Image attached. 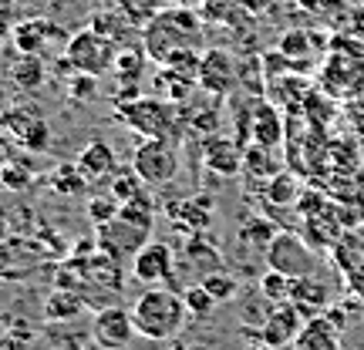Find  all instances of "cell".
Wrapping results in <instances>:
<instances>
[{
    "mask_svg": "<svg viewBox=\"0 0 364 350\" xmlns=\"http://www.w3.org/2000/svg\"><path fill=\"white\" fill-rule=\"evenodd\" d=\"M290 303H294L304 317H317L324 307H331V290H327V283H321L317 276H304V280H294Z\"/></svg>",
    "mask_w": 364,
    "mask_h": 350,
    "instance_id": "obj_23",
    "label": "cell"
},
{
    "mask_svg": "<svg viewBox=\"0 0 364 350\" xmlns=\"http://www.w3.org/2000/svg\"><path fill=\"white\" fill-rule=\"evenodd\" d=\"M132 317H135L139 337L159 344V340H169L179 334L189 320V310L176 286H149L142 297H135Z\"/></svg>",
    "mask_w": 364,
    "mask_h": 350,
    "instance_id": "obj_3",
    "label": "cell"
},
{
    "mask_svg": "<svg viewBox=\"0 0 364 350\" xmlns=\"http://www.w3.org/2000/svg\"><path fill=\"white\" fill-rule=\"evenodd\" d=\"M85 313V297L65 286H54V293L44 300V320L48 324H75Z\"/></svg>",
    "mask_w": 364,
    "mask_h": 350,
    "instance_id": "obj_22",
    "label": "cell"
},
{
    "mask_svg": "<svg viewBox=\"0 0 364 350\" xmlns=\"http://www.w3.org/2000/svg\"><path fill=\"white\" fill-rule=\"evenodd\" d=\"M267 266L287 273L290 280H304V276H314V270H317V256H314L311 243H304L300 236L277 233L273 236V243L267 246Z\"/></svg>",
    "mask_w": 364,
    "mask_h": 350,
    "instance_id": "obj_7",
    "label": "cell"
},
{
    "mask_svg": "<svg viewBox=\"0 0 364 350\" xmlns=\"http://www.w3.org/2000/svg\"><path fill=\"white\" fill-rule=\"evenodd\" d=\"M115 58H118V44L115 40L102 38L98 31H78L71 34L65 44V71L71 75H91V78H105L112 75L115 67Z\"/></svg>",
    "mask_w": 364,
    "mask_h": 350,
    "instance_id": "obj_4",
    "label": "cell"
},
{
    "mask_svg": "<svg viewBox=\"0 0 364 350\" xmlns=\"http://www.w3.org/2000/svg\"><path fill=\"white\" fill-rule=\"evenodd\" d=\"M304 320H307V317H304L294 303H270L263 324L253 327L250 337L257 340V344H270V347H294Z\"/></svg>",
    "mask_w": 364,
    "mask_h": 350,
    "instance_id": "obj_10",
    "label": "cell"
},
{
    "mask_svg": "<svg viewBox=\"0 0 364 350\" xmlns=\"http://www.w3.org/2000/svg\"><path fill=\"white\" fill-rule=\"evenodd\" d=\"M118 11L129 17L132 27L142 31L145 24H152L159 13L166 11V0H118Z\"/></svg>",
    "mask_w": 364,
    "mask_h": 350,
    "instance_id": "obj_28",
    "label": "cell"
},
{
    "mask_svg": "<svg viewBox=\"0 0 364 350\" xmlns=\"http://www.w3.org/2000/svg\"><path fill=\"white\" fill-rule=\"evenodd\" d=\"M169 222L186 236H199L213 226V199L209 195H199V199H182V202H172L169 209Z\"/></svg>",
    "mask_w": 364,
    "mask_h": 350,
    "instance_id": "obj_17",
    "label": "cell"
},
{
    "mask_svg": "<svg viewBox=\"0 0 364 350\" xmlns=\"http://www.w3.org/2000/svg\"><path fill=\"white\" fill-rule=\"evenodd\" d=\"M142 48L156 65H166L169 58L182 51H199L203 48V13L193 7H166L152 24L142 27Z\"/></svg>",
    "mask_w": 364,
    "mask_h": 350,
    "instance_id": "obj_1",
    "label": "cell"
},
{
    "mask_svg": "<svg viewBox=\"0 0 364 350\" xmlns=\"http://www.w3.org/2000/svg\"><path fill=\"white\" fill-rule=\"evenodd\" d=\"M189 350H213V347H189Z\"/></svg>",
    "mask_w": 364,
    "mask_h": 350,
    "instance_id": "obj_45",
    "label": "cell"
},
{
    "mask_svg": "<svg viewBox=\"0 0 364 350\" xmlns=\"http://www.w3.org/2000/svg\"><path fill=\"white\" fill-rule=\"evenodd\" d=\"M135 317L132 310L125 307H118V303H108L102 310L95 313V320H91V340L105 350H125L135 340Z\"/></svg>",
    "mask_w": 364,
    "mask_h": 350,
    "instance_id": "obj_11",
    "label": "cell"
},
{
    "mask_svg": "<svg viewBox=\"0 0 364 350\" xmlns=\"http://www.w3.org/2000/svg\"><path fill=\"white\" fill-rule=\"evenodd\" d=\"M115 118L142 138H172V142H179L182 131H186L182 104H172L166 98H159V94H135V98H125V102H115Z\"/></svg>",
    "mask_w": 364,
    "mask_h": 350,
    "instance_id": "obj_2",
    "label": "cell"
},
{
    "mask_svg": "<svg viewBox=\"0 0 364 350\" xmlns=\"http://www.w3.org/2000/svg\"><path fill=\"white\" fill-rule=\"evenodd\" d=\"M108 192H112L118 202L125 206V202L139 199V195L149 192V189H145V182L139 179V172L129 169V172H115V175H112V189H108Z\"/></svg>",
    "mask_w": 364,
    "mask_h": 350,
    "instance_id": "obj_34",
    "label": "cell"
},
{
    "mask_svg": "<svg viewBox=\"0 0 364 350\" xmlns=\"http://www.w3.org/2000/svg\"><path fill=\"white\" fill-rule=\"evenodd\" d=\"M145 61H152V58L145 54L142 44H129V48H118L115 67H112V78L122 84V91H118V102H125V98H135V94H139V81H142Z\"/></svg>",
    "mask_w": 364,
    "mask_h": 350,
    "instance_id": "obj_18",
    "label": "cell"
},
{
    "mask_svg": "<svg viewBox=\"0 0 364 350\" xmlns=\"http://www.w3.org/2000/svg\"><path fill=\"white\" fill-rule=\"evenodd\" d=\"M48 78V67H44V58L41 54H21L11 65V81L14 88L21 91H38Z\"/></svg>",
    "mask_w": 364,
    "mask_h": 350,
    "instance_id": "obj_26",
    "label": "cell"
},
{
    "mask_svg": "<svg viewBox=\"0 0 364 350\" xmlns=\"http://www.w3.org/2000/svg\"><path fill=\"white\" fill-rule=\"evenodd\" d=\"M132 169L145 185H169L179 175V145L172 138H142L132 152Z\"/></svg>",
    "mask_w": 364,
    "mask_h": 350,
    "instance_id": "obj_5",
    "label": "cell"
},
{
    "mask_svg": "<svg viewBox=\"0 0 364 350\" xmlns=\"http://www.w3.org/2000/svg\"><path fill=\"white\" fill-rule=\"evenodd\" d=\"M0 125L7 128L14 142L24 145L27 152H48L51 148V125L41 115L38 104H11L0 115Z\"/></svg>",
    "mask_w": 364,
    "mask_h": 350,
    "instance_id": "obj_6",
    "label": "cell"
},
{
    "mask_svg": "<svg viewBox=\"0 0 364 350\" xmlns=\"http://www.w3.org/2000/svg\"><path fill=\"white\" fill-rule=\"evenodd\" d=\"M41 260H48V253L38 239H0V276L4 280H21L27 273H34L31 266Z\"/></svg>",
    "mask_w": 364,
    "mask_h": 350,
    "instance_id": "obj_14",
    "label": "cell"
},
{
    "mask_svg": "<svg viewBox=\"0 0 364 350\" xmlns=\"http://www.w3.org/2000/svg\"><path fill=\"white\" fill-rule=\"evenodd\" d=\"M243 239H247L250 246L257 249H267L273 243V236H277V229H273L267 219H260V216H253V219H247V226H243Z\"/></svg>",
    "mask_w": 364,
    "mask_h": 350,
    "instance_id": "obj_37",
    "label": "cell"
},
{
    "mask_svg": "<svg viewBox=\"0 0 364 350\" xmlns=\"http://www.w3.org/2000/svg\"><path fill=\"white\" fill-rule=\"evenodd\" d=\"M243 152H247V145L236 142V138H226V135H206V142H203V162H206L209 172H216L223 179H233L243 172Z\"/></svg>",
    "mask_w": 364,
    "mask_h": 350,
    "instance_id": "obj_13",
    "label": "cell"
},
{
    "mask_svg": "<svg viewBox=\"0 0 364 350\" xmlns=\"http://www.w3.org/2000/svg\"><path fill=\"white\" fill-rule=\"evenodd\" d=\"M243 172L257 182H270L273 175H280L284 169H280V158L273 155V148L253 142L247 152H243Z\"/></svg>",
    "mask_w": 364,
    "mask_h": 350,
    "instance_id": "obj_25",
    "label": "cell"
},
{
    "mask_svg": "<svg viewBox=\"0 0 364 350\" xmlns=\"http://www.w3.org/2000/svg\"><path fill=\"white\" fill-rule=\"evenodd\" d=\"M169 7H193V11H199L203 7V0H166Z\"/></svg>",
    "mask_w": 364,
    "mask_h": 350,
    "instance_id": "obj_42",
    "label": "cell"
},
{
    "mask_svg": "<svg viewBox=\"0 0 364 350\" xmlns=\"http://www.w3.org/2000/svg\"><path fill=\"white\" fill-rule=\"evenodd\" d=\"M253 350H284V347H270V344H257Z\"/></svg>",
    "mask_w": 364,
    "mask_h": 350,
    "instance_id": "obj_44",
    "label": "cell"
},
{
    "mask_svg": "<svg viewBox=\"0 0 364 350\" xmlns=\"http://www.w3.org/2000/svg\"><path fill=\"white\" fill-rule=\"evenodd\" d=\"M250 135H253L257 145H267V148H277V145H280V138H284V121L273 111V104H257Z\"/></svg>",
    "mask_w": 364,
    "mask_h": 350,
    "instance_id": "obj_24",
    "label": "cell"
},
{
    "mask_svg": "<svg viewBox=\"0 0 364 350\" xmlns=\"http://www.w3.org/2000/svg\"><path fill=\"white\" fill-rule=\"evenodd\" d=\"M98 94V78H91V75H71V81H68V98L75 104L81 102H91Z\"/></svg>",
    "mask_w": 364,
    "mask_h": 350,
    "instance_id": "obj_38",
    "label": "cell"
},
{
    "mask_svg": "<svg viewBox=\"0 0 364 350\" xmlns=\"http://www.w3.org/2000/svg\"><path fill=\"white\" fill-rule=\"evenodd\" d=\"M4 350H34V344H31V337H24V334H7V337H4Z\"/></svg>",
    "mask_w": 364,
    "mask_h": 350,
    "instance_id": "obj_40",
    "label": "cell"
},
{
    "mask_svg": "<svg viewBox=\"0 0 364 350\" xmlns=\"http://www.w3.org/2000/svg\"><path fill=\"white\" fill-rule=\"evenodd\" d=\"M267 199L273 206H297L300 202V182L294 172H280L267 182Z\"/></svg>",
    "mask_w": 364,
    "mask_h": 350,
    "instance_id": "obj_27",
    "label": "cell"
},
{
    "mask_svg": "<svg viewBox=\"0 0 364 350\" xmlns=\"http://www.w3.org/2000/svg\"><path fill=\"white\" fill-rule=\"evenodd\" d=\"M132 280H139L145 286H172V276H176V256H172L169 243L162 239H149L129 263Z\"/></svg>",
    "mask_w": 364,
    "mask_h": 350,
    "instance_id": "obj_9",
    "label": "cell"
},
{
    "mask_svg": "<svg viewBox=\"0 0 364 350\" xmlns=\"http://www.w3.org/2000/svg\"><path fill=\"white\" fill-rule=\"evenodd\" d=\"M91 31H98L102 38L108 40H115L118 48H129V44H142V31L139 27H132L129 24V17L122 11H98V13H91V21H88Z\"/></svg>",
    "mask_w": 364,
    "mask_h": 350,
    "instance_id": "obj_21",
    "label": "cell"
},
{
    "mask_svg": "<svg viewBox=\"0 0 364 350\" xmlns=\"http://www.w3.org/2000/svg\"><path fill=\"white\" fill-rule=\"evenodd\" d=\"M199 88L209 98H226L236 88V58L226 48H209L199 58Z\"/></svg>",
    "mask_w": 364,
    "mask_h": 350,
    "instance_id": "obj_12",
    "label": "cell"
},
{
    "mask_svg": "<svg viewBox=\"0 0 364 350\" xmlns=\"http://www.w3.org/2000/svg\"><path fill=\"white\" fill-rule=\"evenodd\" d=\"M95 239H98V249H102V253H108V256H115V260H122V263H132V256L152 239V229L135 226V222L115 216V219L95 226Z\"/></svg>",
    "mask_w": 364,
    "mask_h": 350,
    "instance_id": "obj_8",
    "label": "cell"
},
{
    "mask_svg": "<svg viewBox=\"0 0 364 350\" xmlns=\"http://www.w3.org/2000/svg\"><path fill=\"white\" fill-rule=\"evenodd\" d=\"M199 283H203L209 293H213V300H216V303H230V300L240 297V280H236L233 273H226V270L206 273Z\"/></svg>",
    "mask_w": 364,
    "mask_h": 350,
    "instance_id": "obj_30",
    "label": "cell"
},
{
    "mask_svg": "<svg viewBox=\"0 0 364 350\" xmlns=\"http://www.w3.org/2000/svg\"><path fill=\"white\" fill-rule=\"evenodd\" d=\"M280 54H284L294 67H297V61H311L314 58V38L307 34V31H290V34H284V40H280Z\"/></svg>",
    "mask_w": 364,
    "mask_h": 350,
    "instance_id": "obj_32",
    "label": "cell"
},
{
    "mask_svg": "<svg viewBox=\"0 0 364 350\" xmlns=\"http://www.w3.org/2000/svg\"><path fill=\"white\" fill-rule=\"evenodd\" d=\"M54 40H61V27L48 17H27L11 27V44L17 54H44Z\"/></svg>",
    "mask_w": 364,
    "mask_h": 350,
    "instance_id": "obj_15",
    "label": "cell"
},
{
    "mask_svg": "<svg viewBox=\"0 0 364 350\" xmlns=\"http://www.w3.org/2000/svg\"><path fill=\"white\" fill-rule=\"evenodd\" d=\"M290 293H294V280L280 270H267L260 276V297L267 303H290Z\"/></svg>",
    "mask_w": 364,
    "mask_h": 350,
    "instance_id": "obj_29",
    "label": "cell"
},
{
    "mask_svg": "<svg viewBox=\"0 0 364 350\" xmlns=\"http://www.w3.org/2000/svg\"><path fill=\"white\" fill-rule=\"evenodd\" d=\"M14 21V0H0V38H11Z\"/></svg>",
    "mask_w": 364,
    "mask_h": 350,
    "instance_id": "obj_39",
    "label": "cell"
},
{
    "mask_svg": "<svg viewBox=\"0 0 364 350\" xmlns=\"http://www.w3.org/2000/svg\"><path fill=\"white\" fill-rule=\"evenodd\" d=\"M71 260V256H68ZM75 266H81V273L88 276L95 286H102V290H108V293H118L122 286H125V273H122V260H115V256H108V253H91L88 260H71Z\"/></svg>",
    "mask_w": 364,
    "mask_h": 350,
    "instance_id": "obj_20",
    "label": "cell"
},
{
    "mask_svg": "<svg viewBox=\"0 0 364 350\" xmlns=\"http://www.w3.org/2000/svg\"><path fill=\"white\" fill-rule=\"evenodd\" d=\"M182 300H186L189 317H196V320H203V317H209V313L216 310V300H213V293H209L203 283L186 286V290H182Z\"/></svg>",
    "mask_w": 364,
    "mask_h": 350,
    "instance_id": "obj_35",
    "label": "cell"
},
{
    "mask_svg": "<svg viewBox=\"0 0 364 350\" xmlns=\"http://www.w3.org/2000/svg\"><path fill=\"white\" fill-rule=\"evenodd\" d=\"M351 34L364 40V7H358V11L351 13Z\"/></svg>",
    "mask_w": 364,
    "mask_h": 350,
    "instance_id": "obj_41",
    "label": "cell"
},
{
    "mask_svg": "<svg viewBox=\"0 0 364 350\" xmlns=\"http://www.w3.org/2000/svg\"><path fill=\"white\" fill-rule=\"evenodd\" d=\"M118 212H122V202H118L112 192L91 195V199H88V216H91V222H95V226H102V222L115 219Z\"/></svg>",
    "mask_w": 364,
    "mask_h": 350,
    "instance_id": "obj_36",
    "label": "cell"
},
{
    "mask_svg": "<svg viewBox=\"0 0 364 350\" xmlns=\"http://www.w3.org/2000/svg\"><path fill=\"white\" fill-rule=\"evenodd\" d=\"M341 330L344 327L331 313L307 317L304 327H300L297 340H294V350H341Z\"/></svg>",
    "mask_w": 364,
    "mask_h": 350,
    "instance_id": "obj_16",
    "label": "cell"
},
{
    "mask_svg": "<svg viewBox=\"0 0 364 350\" xmlns=\"http://www.w3.org/2000/svg\"><path fill=\"white\" fill-rule=\"evenodd\" d=\"M0 185L4 189H11V192H24L34 185V169H31V162L24 158H11L4 169H0Z\"/></svg>",
    "mask_w": 364,
    "mask_h": 350,
    "instance_id": "obj_31",
    "label": "cell"
},
{
    "mask_svg": "<svg viewBox=\"0 0 364 350\" xmlns=\"http://www.w3.org/2000/svg\"><path fill=\"white\" fill-rule=\"evenodd\" d=\"M51 192H61V195H78L85 185H88V179L78 172V165L71 162V165H58V169L51 172Z\"/></svg>",
    "mask_w": 364,
    "mask_h": 350,
    "instance_id": "obj_33",
    "label": "cell"
},
{
    "mask_svg": "<svg viewBox=\"0 0 364 350\" xmlns=\"http://www.w3.org/2000/svg\"><path fill=\"white\" fill-rule=\"evenodd\" d=\"M75 165H78V172L88 182H108L118 172V155L105 138H91V142L78 152Z\"/></svg>",
    "mask_w": 364,
    "mask_h": 350,
    "instance_id": "obj_19",
    "label": "cell"
},
{
    "mask_svg": "<svg viewBox=\"0 0 364 350\" xmlns=\"http://www.w3.org/2000/svg\"><path fill=\"white\" fill-rule=\"evenodd\" d=\"M0 239H7V216H4V209H0Z\"/></svg>",
    "mask_w": 364,
    "mask_h": 350,
    "instance_id": "obj_43",
    "label": "cell"
}]
</instances>
